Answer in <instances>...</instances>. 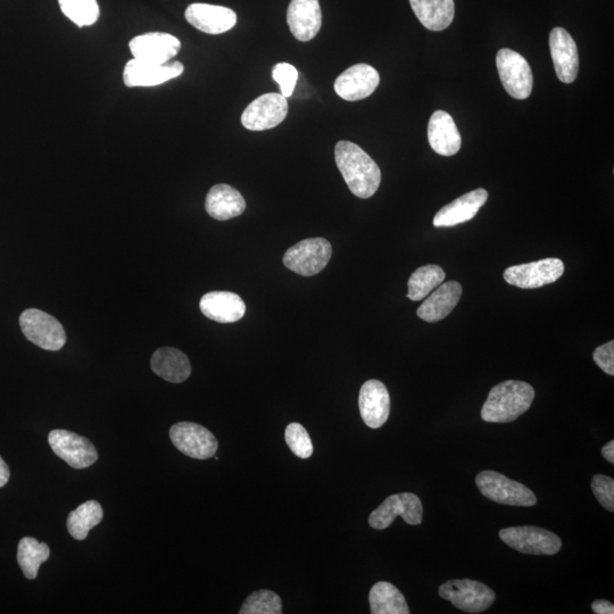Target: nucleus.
<instances>
[{
  "label": "nucleus",
  "mask_w": 614,
  "mask_h": 614,
  "mask_svg": "<svg viewBox=\"0 0 614 614\" xmlns=\"http://www.w3.org/2000/svg\"><path fill=\"white\" fill-rule=\"evenodd\" d=\"M10 477H11L10 468H8L2 456H0V488L6 486V484L8 483V480H10Z\"/></svg>",
  "instance_id": "nucleus-39"
},
{
  "label": "nucleus",
  "mask_w": 614,
  "mask_h": 614,
  "mask_svg": "<svg viewBox=\"0 0 614 614\" xmlns=\"http://www.w3.org/2000/svg\"><path fill=\"white\" fill-rule=\"evenodd\" d=\"M206 318L219 323H234L243 319L246 305L242 298L230 292H211L199 303Z\"/></svg>",
  "instance_id": "nucleus-24"
},
{
  "label": "nucleus",
  "mask_w": 614,
  "mask_h": 614,
  "mask_svg": "<svg viewBox=\"0 0 614 614\" xmlns=\"http://www.w3.org/2000/svg\"><path fill=\"white\" fill-rule=\"evenodd\" d=\"M240 614H281L282 603L280 597L267 589L256 591L247 597Z\"/></svg>",
  "instance_id": "nucleus-33"
},
{
  "label": "nucleus",
  "mask_w": 614,
  "mask_h": 614,
  "mask_svg": "<svg viewBox=\"0 0 614 614\" xmlns=\"http://www.w3.org/2000/svg\"><path fill=\"white\" fill-rule=\"evenodd\" d=\"M380 84L376 69L368 64H356L344 71L335 81L336 94L347 102H358L375 93Z\"/></svg>",
  "instance_id": "nucleus-16"
},
{
  "label": "nucleus",
  "mask_w": 614,
  "mask_h": 614,
  "mask_svg": "<svg viewBox=\"0 0 614 614\" xmlns=\"http://www.w3.org/2000/svg\"><path fill=\"white\" fill-rule=\"evenodd\" d=\"M335 159L353 195L367 199L377 193L381 171L360 146L347 140L339 141L335 148Z\"/></svg>",
  "instance_id": "nucleus-1"
},
{
  "label": "nucleus",
  "mask_w": 614,
  "mask_h": 614,
  "mask_svg": "<svg viewBox=\"0 0 614 614\" xmlns=\"http://www.w3.org/2000/svg\"><path fill=\"white\" fill-rule=\"evenodd\" d=\"M361 417L369 428L383 427L391 413V396L379 380H368L361 387L359 396Z\"/></svg>",
  "instance_id": "nucleus-17"
},
{
  "label": "nucleus",
  "mask_w": 614,
  "mask_h": 614,
  "mask_svg": "<svg viewBox=\"0 0 614 614\" xmlns=\"http://www.w3.org/2000/svg\"><path fill=\"white\" fill-rule=\"evenodd\" d=\"M184 65L180 62L165 64L148 63L131 60L123 72V81L127 87H155L176 79L184 73Z\"/></svg>",
  "instance_id": "nucleus-15"
},
{
  "label": "nucleus",
  "mask_w": 614,
  "mask_h": 614,
  "mask_svg": "<svg viewBox=\"0 0 614 614\" xmlns=\"http://www.w3.org/2000/svg\"><path fill=\"white\" fill-rule=\"evenodd\" d=\"M604 459L610 463H614V441H611L602 448Z\"/></svg>",
  "instance_id": "nucleus-40"
},
{
  "label": "nucleus",
  "mask_w": 614,
  "mask_h": 614,
  "mask_svg": "<svg viewBox=\"0 0 614 614\" xmlns=\"http://www.w3.org/2000/svg\"><path fill=\"white\" fill-rule=\"evenodd\" d=\"M487 199L488 193L483 188L464 194L437 212L434 226L436 228L454 227L474 219L481 207L486 204Z\"/></svg>",
  "instance_id": "nucleus-21"
},
{
  "label": "nucleus",
  "mask_w": 614,
  "mask_h": 614,
  "mask_svg": "<svg viewBox=\"0 0 614 614\" xmlns=\"http://www.w3.org/2000/svg\"><path fill=\"white\" fill-rule=\"evenodd\" d=\"M369 602L372 614H409L404 595L387 582H379L371 588Z\"/></svg>",
  "instance_id": "nucleus-28"
},
{
  "label": "nucleus",
  "mask_w": 614,
  "mask_h": 614,
  "mask_svg": "<svg viewBox=\"0 0 614 614\" xmlns=\"http://www.w3.org/2000/svg\"><path fill=\"white\" fill-rule=\"evenodd\" d=\"M129 48L135 60L165 64L178 55L181 43L169 33L149 32L131 39Z\"/></svg>",
  "instance_id": "nucleus-14"
},
{
  "label": "nucleus",
  "mask_w": 614,
  "mask_h": 614,
  "mask_svg": "<svg viewBox=\"0 0 614 614\" xmlns=\"http://www.w3.org/2000/svg\"><path fill=\"white\" fill-rule=\"evenodd\" d=\"M418 309V317L433 323L448 317L458 305L462 296V286L458 281H448L431 292Z\"/></svg>",
  "instance_id": "nucleus-22"
},
{
  "label": "nucleus",
  "mask_w": 614,
  "mask_h": 614,
  "mask_svg": "<svg viewBox=\"0 0 614 614\" xmlns=\"http://www.w3.org/2000/svg\"><path fill=\"white\" fill-rule=\"evenodd\" d=\"M51 557V550L46 543H39L36 538L24 537L18 547V562L26 578L33 580L38 576L41 564Z\"/></svg>",
  "instance_id": "nucleus-31"
},
{
  "label": "nucleus",
  "mask_w": 614,
  "mask_h": 614,
  "mask_svg": "<svg viewBox=\"0 0 614 614\" xmlns=\"http://www.w3.org/2000/svg\"><path fill=\"white\" fill-rule=\"evenodd\" d=\"M103 518L102 505L96 501H87L69 514V533L77 541H84L88 537L89 531L101 524Z\"/></svg>",
  "instance_id": "nucleus-29"
},
{
  "label": "nucleus",
  "mask_w": 614,
  "mask_h": 614,
  "mask_svg": "<svg viewBox=\"0 0 614 614\" xmlns=\"http://www.w3.org/2000/svg\"><path fill=\"white\" fill-rule=\"evenodd\" d=\"M186 20L207 35H221L234 28L237 14L228 7L195 3L187 7Z\"/></svg>",
  "instance_id": "nucleus-18"
},
{
  "label": "nucleus",
  "mask_w": 614,
  "mask_h": 614,
  "mask_svg": "<svg viewBox=\"0 0 614 614\" xmlns=\"http://www.w3.org/2000/svg\"><path fill=\"white\" fill-rule=\"evenodd\" d=\"M333 255V247L325 238L305 239L290 247L284 256L287 269L304 277L318 275Z\"/></svg>",
  "instance_id": "nucleus-5"
},
{
  "label": "nucleus",
  "mask_w": 614,
  "mask_h": 614,
  "mask_svg": "<svg viewBox=\"0 0 614 614\" xmlns=\"http://www.w3.org/2000/svg\"><path fill=\"white\" fill-rule=\"evenodd\" d=\"M287 23L293 36L302 43L317 37L322 27L319 0H292L288 7Z\"/></svg>",
  "instance_id": "nucleus-20"
},
{
  "label": "nucleus",
  "mask_w": 614,
  "mask_h": 614,
  "mask_svg": "<svg viewBox=\"0 0 614 614\" xmlns=\"http://www.w3.org/2000/svg\"><path fill=\"white\" fill-rule=\"evenodd\" d=\"M422 503L413 493L395 494L370 514L369 525L373 529L384 530L391 526L396 517L401 516L408 525L419 526L422 522Z\"/></svg>",
  "instance_id": "nucleus-9"
},
{
  "label": "nucleus",
  "mask_w": 614,
  "mask_h": 614,
  "mask_svg": "<svg viewBox=\"0 0 614 614\" xmlns=\"http://www.w3.org/2000/svg\"><path fill=\"white\" fill-rule=\"evenodd\" d=\"M20 327L23 335L43 350L60 351L66 343V334L61 323L44 311H24L20 317Z\"/></svg>",
  "instance_id": "nucleus-6"
},
{
  "label": "nucleus",
  "mask_w": 614,
  "mask_h": 614,
  "mask_svg": "<svg viewBox=\"0 0 614 614\" xmlns=\"http://www.w3.org/2000/svg\"><path fill=\"white\" fill-rule=\"evenodd\" d=\"M593 493L603 506L610 512L614 511V480L604 475H595L592 479Z\"/></svg>",
  "instance_id": "nucleus-36"
},
{
  "label": "nucleus",
  "mask_w": 614,
  "mask_h": 614,
  "mask_svg": "<svg viewBox=\"0 0 614 614\" xmlns=\"http://www.w3.org/2000/svg\"><path fill=\"white\" fill-rule=\"evenodd\" d=\"M535 398V389L525 381L508 380L492 388L481 409L486 422L508 423L526 413Z\"/></svg>",
  "instance_id": "nucleus-2"
},
{
  "label": "nucleus",
  "mask_w": 614,
  "mask_h": 614,
  "mask_svg": "<svg viewBox=\"0 0 614 614\" xmlns=\"http://www.w3.org/2000/svg\"><path fill=\"white\" fill-rule=\"evenodd\" d=\"M505 544L520 553L531 555H554L562 547L558 535L541 527H510L500 531Z\"/></svg>",
  "instance_id": "nucleus-7"
},
{
  "label": "nucleus",
  "mask_w": 614,
  "mask_h": 614,
  "mask_svg": "<svg viewBox=\"0 0 614 614\" xmlns=\"http://www.w3.org/2000/svg\"><path fill=\"white\" fill-rule=\"evenodd\" d=\"M502 84L508 94L516 99H526L533 91L534 77L530 66L519 53L503 48L496 56Z\"/></svg>",
  "instance_id": "nucleus-8"
},
{
  "label": "nucleus",
  "mask_w": 614,
  "mask_h": 614,
  "mask_svg": "<svg viewBox=\"0 0 614 614\" xmlns=\"http://www.w3.org/2000/svg\"><path fill=\"white\" fill-rule=\"evenodd\" d=\"M439 596L467 613H481L492 607L495 593L483 583L471 579L448 580L438 589Z\"/></svg>",
  "instance_id": "nucleus-4"
},
{
  "label": "nucleus",
  "mask_w": 614,
  "mask_h": 614,
  "mask_svg": "<svg viewBox=\"0 0 614 614\" xmlns=\"http://www.w3.org/2000/svg\"><path fill=\"white\" fill-rule=\"evenodd\" d=\"M151 365L157 376L172 384L184 383L192 375V365L187 355L173 347L157 350L152 356Z\"/></svg>",
  "instance_id": "nucleus-26"
},
{
  "label": "nucleus",
  "mask_w": 614,
  "mask_h": 614,
  "mask_svg": "<svg viewBox=\"0 0 614 614\" xmlns=\"http://www.w3.org/2000/svg\"><path fill=\"white\" fill-rule=\"evenodd\" d=\"M476 484L481 494L496 503L511 506H534L536 495L528 487L505 477L499 472L487 470L480 472Z\"/></svg>",
  "instance_id": "nucleus-3"
},
{
  "label": "nucleus",
  "mask_w": 614,
  "mask_h": 614,
  "mask_svg": "<svg viewBox=\"0 0 614 614\" xmlns=\"http://www.w3.org/2000/svg\"><path fill=\"white\" fill-rule=\"evenodd\" d=\"M592 610L596 614H613L614 605L609 601L597 600L592 604Z\"/></svg>",
  "instance_id": "nucleus-38"
},
{
  "label": "nucleus",
  "mask_w": 614,
  "mask_h": 614,
  "mask_svg": "<svg viewBox=\"0 0 614 614\" xmlns=\"http://www.w3.org/2000/svg\"><path fill=\"white\" fill-rule=\"evenodd\" d=\"M48 443L58 458L74 469L89 468L98 460L94 444L71 431L53 430L48 436Z\"/></svg>",
  "instance_id": "nucleus-12"
},
{
  "label": "nucleus",
  "mask_w": 614,
  "mask_h": 614,
  "mask_svg": "<svg viewBox=\"0 0 614 614\" xmlns=\"http://www.w3.org/2000/svg\"><path fill=\"white\" fill-rule=\"evenodd\" d=\"M410 4L422 26L430 31H443L454 20V0H410Z\"/></svg>",
  "instance_id": "nucleus-27"
},
{
  "label": "nucleus",
  "mask_w": 614,
  "mask_h": 614,
  "mask_svg": "<svg viewBox=\"0 0 614 614\" xmlns=\"http://www.w3.org/2000/svg\"><path fill=\"white\" fill-rule=\"evenodd\" d=\"M286 443L290 450L301 459H309L313 454V444L309 433L301 423L293 422L285 431Z\"/></svg>",
  "instance_id": "nucleus-34"
},
{
  "label": "nucleus",
  "mask_w": 614,
  "mask_h": 614,
  "mask_svg": "<svg viewBox=\"0 0 614 614\" xmlns=\"http://www.w3.org/2000/svg\"><path fill=\"white\" fill-rule=\"evenodd\" d=\"M564 273L559 259H544L527 264L513 265L505 270L504 280L521 289H536L558 281Z\"/></svg>",
  "instance_id": "nucleus-11"
},
{
  "label": "nucleus",
  "mask_w": 614,
  "mask_h": 614,
  "mask_svg": "<svg viewBox=\"0 0 614 614\" xmlns=\"http://www.w3.org/2000/svg\"><path fill=\"white\" fill-rule=\"evenodd\" d=\"M593 359L607 375L614 376V342L597 347Z\"/></svg>",
  "instance_id": "nucleus-37"
},
{
  "label": "nucleus",
  "mask_w": 614,
  "mask_h": 614,
  "mask_svg": "<svg viewBox=\"0 0 614 614\" xmlns=\"http://www.w3.org/2000/svg\"><path fill=\"white\" fill-rule=\"evenodd\" d=\"M58 4L66 18L79 28L93 26L99 18L97 0H58Z\"/></svg>",
  "instance_id": "nucleus-32"
},
{
  "label": "nucleus",
  "mask_w": 614,
  "mask_h": 614,
  "mask_svg": "<svg viewBox=\"0 0 614 614\" xmlns=\"http://www.w3.org/2000/svg\"><path fill=\"white\" fill-rule=\"evenodd\" d=\"M206 212L218 221H227L242 215L246 202L237 189L229 185H217L211 188L205 201Z\"/></svg>",
  "instance_id": "nucleus-25"
},
{
  "label": "nucleus",
  "mask_w": 614,
  "mask_h": 614,
  "mask_svg": "<svg viewBox=\"0 0 614 614\" xmlns=\"http://www.w3.org/2000/svg\"><path fill=\"white\" fill-rule=\"evenodd\" d=\"M288 101L281 94H264L246 107L242 115L243 126L251 131L276 128L286 119Z\"/></svg>",
  "instance_id": "nucleus-13"
},
{
  "label": "nucleus",
  "mask_w": 614,
  "mask_h": 614,
  "mask_svg": "<svg viewBox=\"0 0 614 614\" xmlns=\"http://www.w3.org/2000/svg\"><path fill=\"white\" fill-rule=\"evenodd\" d=\"M428 140L431 148L442 156L458 154L462 138L452 116L444 111L431 115L428 126Z\"/></svg>",
  "instance_id": "nucleus-23"
},
{
  "label": "nucleus",
  "mask_w": 614,
  "mask_h": 614,
  "mask_svg": "<svg viewBox=\"0 0 614 614\" xmlns=\"http://www.w3.org/2000/svg\"><path fill=\"white\" fill-rule=\"evenodd\" d=\"M445 278V271L439 265H425L412 273L408 282L409 293L406 297L413 302L425 300L431 292L443 284Z\"/></svg>",
  "instance_id": "nucleus-30"
},
{
  "label": "nucleus",
  "mask_w": 614,
  "mask_h": 614,
  "mask_svg": "<svg viewBox=\"0 0 614 614\" xmlns=\"http://www.w3.org/2000/svg\"><path fill=\"white\" fill-rule=\"evenodd\" d=\"M170 438L181 453L197 460L213 458L219 447L217 438L209 429L193 422H179L172 426Z\"/></svg>",
  "instance_id": "nucleus-10"
},
{
  "label": "nucleus",
  "mask_w": 614,
  "mask_h": 614,
  "mask_svg": "<svg viewBox=\"0 0 614 614\" xmlns=\"http://www.w3.org/2000/svg\"><path fill=\"white\" fill-rule=\"evenodd\" d=\"M550 49L555 72L563 84H572L579 72L578 48L574 38L563 28H555L550 35Z\"/></svg>",
  "instance_id": "nucleus-19"
},
{
  "label": "nucleus",
  "mask_w": 614,
  "mask_h": 614,
  "mask_svg": "<svg viewBox=\"0 0 614 614\" xmlns=\"http://www.w3.org/2000/svg\"><path fill=\"white\" fill-rule=\"evenodd\" d=\"M272 78L280 86L282 96L288 98L293 95L298 80V71L295 66L289 63L275 65Z\"/></svg>",
  "instance_id": "nucleus-35"
}]
</instances>
